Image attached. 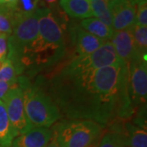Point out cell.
Returning a JSON list of instances; mask_svg holds the SVG:
<instances>
[{"label":"cell","mask_w":147,"mask_h":147,"mask_svg":"<svg viewBox=\"0 0 147 147\" xmlns=\"http://www.w3.org/2000/svg\"><path fill=\"white\" fill-rule=\"evenodd\" d=\"M42 85L62 117L91 120L103 129L135 114L128 94L126 63L69 73L61 68Z\"/></svg>","instance_id":"cell-1"},{"label":"cell","mask_w":147,"mask_h":147,"mask_svg":"<svg viewBox=\"0 0 147 147\" xmlns=\"http://www.w3.org/2000/svg\"><path fill=\"white\" fill-rule=\"evenodd\" d=\"M17 84L23 90L25 111L33 128H50L62 118L39 78L32 84L28 77L21 75L17 77Z\"/></svg>","instance_id":"cell-2"},{"label":"cell","mask_w":147,"mask_h":147,"mask_svg":"<svg viewBox=\"0 0 147 147\" xmlns=\"http://www.w3.org/2000/svg\"><path fill=\"white\" fill-rule=\"evenodd\" d=\"M103 128L93 121L65 119L53 125V137L61 147H89Z\"/></svg>","instance_id":"cell-3"},{"label":"cell","mask_w":147,"mask_h":147,"mask_svg":"<svg viewBox=\"0 0 147 147\" xmlns=\"http://www.w3.org/2000/svg\"><path fill=\"white\" fill-rule=\"evenodd\" d=\"M38 35V23L37 11L29 14L16 16L12 32L8 36V53L7 59L12 65L16 62L21 53L34 42Z\"/></svg>","instance_id":"cell-4"},{"label":"cell","mask_w":147,"mask_h":147,"mask_svg":"<svg viewBox=\"0 0 147 147\" xmlns=\"http://www.w3.org/2000/svg\"><path fill=\"white\" fill-rule=\"evenodd\" d=\"M121 63L124 62L118 57L111 42L107 41L94 53L72 58L68 63L65 64L61 69L69 73L77 74Z\"/></svg>","instance_id":"cell-5"},{"label":"cell","mask_w":147,"mask_h":147,"mask_svg":"<svg viewBox=\"0 0 147 147\" xmlns=\"http://www.w3.org/2000/svg\"><path fill=\"white\" fill-rule=\"evenodd\" d=\"M128 94L133 109L146 104L147 65L146 58L137 57L127 65Z\"/></svg>","instance_id":"cell-6"},{"label":"cell","mask_w":147,"mask_h":147,"mask_svg":"<svg viewBox=\"0 0 147 147\" xmlns=\"http://www.w3.org/2000/svg\"><path fill=\"white\" fill-rule=\"evenodd\" d=\"M3 102L5 105L11 126L16 137L33 128L25 111L24 92L18 84L7 93Z\"/></svg>","instance_id":"cell-7"},{"label":"cell","mask_w":147,"mask_h":147,"mask_svg":"<svg viewBox=\"0 0 147 147\" xmlns=\"http://www.w3.org/2000/svg\"><path fill=\"white\" fill-rule=\"evenodd\" d=\"M38 36L42 40L58 46H66L65 34L61 22L53 9L42 7L37 10Z\"/></svg>","instance_id":"cell-8"},{"label":"cell","mask_w":147,"mask_h":147,"mask_svg":"<svg viewBox=\"0 0 147 147\" xmlns=\"http://www.w3.org/2000/svg\"><path fill=\"white\" fill-rule=\"evenodd\" d=\"M108 7L114 31L129 30L136 25L137 5L132 0H109Z\"/></svg>","instance_id":"cell-9"},{"label":"cell","mask_w":147,"mask_h":147,"mask_svg":"<svg viewBox=\"0 0 147 147\" xmlns=\"http://www.w3.org/2000/svg\"><path fill=\"white\" fill-rule=\"evenodd\" d=\"M69 40L77 54L76 57L89 55L100 48L104 41L84 30L80 25L72 23L69 27Z\"/></svg>","instance_id":"cell-10"},{"label":"cell","mask_w":147,"mask_h":147,"mask_svg":"<svg viewBox=\"0 0 147 147\" xmlns=\"http://www.w3.org/2000/svg\"><path fill=\"white\" fill-rule=\"evenodd\" d=\"M107 127L120 136L123 147H147L146 130L129 120H116Z\"/></svg>","instance_id":"cell-11"},{"label":"cell","mask_w":147,"mask_h":147,"mask_svg":"<svg viewBox=\"0 0 147 147\" xmlns=\"http://www.w3.org/2000/svg\"><path fill=\"white\" fill-rule=\"evenodd\" d=\"M110 42L113 45L118 57L127 65H128L133 58L142 57L138 54L135 47L131 29L115 31Z\"/></svg>","instance_id":"cell-12"},{"label":"cell","mask_w":147,"mask_h":147,"mask_svg":"<svg viewBox=\"0 0 147 147\" xmlns=\"http://www.w3.org/2000/svg\"><path fill=\"white\" fill-rule=\"evenodd\" d=\"M52 137V129L34 127L15 137L11 147H46Z\"/></svg>","instance_id":"cell-13"},{"label":"cell","mask_w":147,"mask_h":147,"mask_svg":"<svg viewBox=\"0 0 147 147\" xmlns=\"http://www.w3.org/2000/svg\"><path fill=\"white\" fill-rule=\"evenodd\" d=\"M60 6L68 16L73 18L87 19L93 16L90 0H61Z\"/></svg>","instance_id":"cell-14"},{"label":"cell","mask_w":147,"mask_h":147,"mask_svg":"<svg viewBox=\"0 0 147 147\" xmlns=\"http://www.w3.org/2000/svg\"><path fill=\"white\" fill-rule=\"evenodd\" d=\"M80 26L92 35L103 40L104 42L110 40L115 33L111 27L106 26L105 23L96 17L83 19L80 22Z\"/></svg>","instance_id":"cell-15"},{"label":"cell","mask_w":147,"mask_h":147,"mask_svg":"<svg viewBox=\"0 0 147 147\" xmlns=\"http://www.w3.org/2000/svg\"><path fill=\"white\" fill-rule=\"evenodd\" d=\"M16 135L11 126L6 107L3 100H0V146L11 147Z\"/></svg>","instance_id":"cell-16"},{"label":"cell","mask_w":147,"mask_h":147,"mask_svg":"<svg viewBox=\"0 0 147 147\" xmlns=\"http://www.w3.org/2000/svg\"><path fill=\"white\" fill-rule=\"evenodd\" d=\"M89 147H123L120 136L110 129L106 127V130L101 132L99 137Z\"/></svg>","instance_id":"cell-17"},{"label":"cell","mask_w":147,"mask_h":147,"mask_svg":"<svg viewBox=\"0 0 147 147\" xmlns=\"http://www.w3.org/2000/svg\"><path fill=\"white\" fill-rule=\"evenodd\" d=\"M109 0H90L93 16L112 28V16L108 7Z\"/></svg>","instance_id":"cell-18"},{"label":"cell","mask_w":147,"mask_h":147,"mask_svg":"<svg viewBox=\"0 0 147 147\" xmlns=\"http://www.w3.org/2000/svg\"><path fill=\"white\" fill-rule=\"evenodd\" d=\"M131 33L138 54L143 57H146L147 27L135 25L131 28Z\"/></svg>","instance_id":"cell-19"},{"label":"cell","mask_w":147,"mask_h":147,"mask_svg":"<svg viewBox=\"0 0 147 147\" xmlns=\"http://www.w3.org/2000/svg\"><path fill=\"white\" fill-rule=\"evenodd\" d=\"M16 16L17 14H11L0 9V34H5L10 36Z\"/></svg>","instance_id":"cell-20"},{"label":"cell","mask_w":147,"mask_h":147,"mask_svg":"<svg viewBox=\"0 0 147 147\" xmlns=\"http://www.w3.org/2000/svg\"><path fill=\"white\" fill-rule=\"evenodd\" d=\"M42 0H17L16 11L20 14H29L35 12L40 7Z\"/></svg>","instance_id":"cell-21"},{"label":"cell","mask_w":147,"mask_h":147,"mask_svg":"<svg viewBox=\"0 0 147 147\" xmlns=\"http://www.w3.org/2000/svg\"><path fill=\"white\" fill-rule=\"evenodd\" d=\"M16 70L10 60L6 59L0 68V81L11 82L17 80Z\"/></svg>","instance_id":"cell-22"},{"label":"cell","mask_w":147,"mask_h":147,"mask_svg":"<svg viewBox=\"0 0 147 147\" xmlns=\"http://www.w3.org/2000/svg\"><path fill=\"white\" fill-rule=\"evenodd\" d=\"M135 113H137V115L133 123L146 130V104L139 106Z\"/></svg>","instance_id":"cell-23"},{"label":"cell","mask_w":147,"mask_h":147,"mask_svg":"<svg viewBox=\"0 0 147 147\" xmlns=\"http://www.w3.org/2000/svg\"><path fill=\"white\" fill-rule=\"evenodd\" d=\"M147 3L137 5L136 12V25L139 26H147Z\"/></svg>","instance_id":"cell-24"},{"label":"cell","mask_w":147,"mask_h":147,"mask_svg":"<svg viewBox=\"0 0 147 147\" xmlns=\"http://www.w3.org/2000/svg\"><path fill=\"white\" fill-rule=\"evenodd\" d=\"M8 35L0 34V61L4 62L8 53Z\"/></svg>","instance_id":"cell-25"},{"label":"cell","mask_w":147,"mask_h":147,"mask_svg":"<svg viewBox=\"0 0 147 147\" xmlns=\"http://www.w3.org/2000/svg\"><path fill=\"white\" fill-rule=\"evenodd\" d=\"M16 3L17 0H0V9L12 14H17Z\"/></svg>","instance_id":"cell-26"},{"label":"cell","mask_w":147,"mask_h":147,"mask_svg":"<svg viewBox=\"0 0 147 147\" xmlns=\"http://www.w3.org/2000/svg\"><path fill=\"white\" fill-rule=\"evenodd\" d=\"M16 84H17V80L16 81H11V82L0 81V100H3V98L7 95V93L13 87H15Z\"/></svg>","instance_id":"cell-27"},{"label":"cell","mask_w":147,"mask_h":147,"mask_svg":"<svg viewBox=\"0 0 147 147\" xmlns=\"http://www.w3.org/2000/svg\"><path fill=\"white\" fill-rule=\"evenodd\" d=\"M46 147H61V146L58 144L57 142L56 141V139L53 137H52L50 142H48V144L46 146Z\"/></svg>","instance_id":"cell-28"},{"label":"cell","mask_w":147,"mask_h":147,"mask_svg":"<svg viewBox=\"0 0 147 147\" xmlns=\"http://www.w3.org/2000/svg\"><path fill=\"white\" fill-rule=\"evenodd\" d=\"M46 3H47V5L49 6L50 7L49 8H53V7H55L56 6V4L57 3L58 0H43Z\"/></svg>","instance_id":"cell-29"},{"label":"cell","mask_w":147,"mask_h":147,"mask_svg":"<svg viewBox=\"0 0 147 147\" xmlns=\"http://www.w3.org/2000/svg\"><path fill=\"white\" fill-rule=\"evenodd\" d=\"M136 5H139V4H142V3H147V0H132Z\"/></svg>","instance_id":"cell-30"},{"label":"cell","mask_w":147,"mask_h":147,"mask_svg":"<svg viewBox=\"0 0 147 147\" xmlns=\"http://www.w3.org/2000/svg\"><path fill=\"white\" fill-rule=\"evenodd\" d=\"M2 65H3V62H2V61H0V68H1V66H2Z\"/></svg>","instance_id":"cell-31"},{"label":"cell","mask_w":147,"mask_h":147,"mask_svg":"<svg viewBox=\"0 0 147 147\" xmlns=\"http://www.w3.org/2000/svg\"><path fill=\"white\" fill-rule=\"evenodd\" d=\"M0 147H3V146H0Z\"/></svg>","instance_id":"cell-32"}]
</instances>
